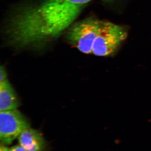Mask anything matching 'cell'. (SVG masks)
Returning a JSON list of instances; mask_svg holds the SVG:
<instances>
[{
    "instance_id": "1",
    "label": "cell",
    "mask_w": 151,
    "mask_h": 151,
    "mask_svg": "<svg viewBox=\"0 0 151 151\" xmlns=\"http://www.w3.org/2000/svg\"><path fill=\"white\" fill-rule=\"evenodd\" d=\"M92 0H44L14 14L6 29L10 45L19 48L40 46L69 28Z\"/></svg>"
},
{
    "instance_id": "2",
    "label": "cell",
    "mask_w": 151,
    "mask_h": 151,
    "mask_svg": "<svg viewBox=\"0 0 151 151\" xmlns=\"http://www.w3.org/2000/svg\"><path fill=\"white\" fill-rule=\"evenodd\" d=\"M127 31L123 27L103 21L93 43L92 53L99 56L113 54L127 39Z\"/></svg>"
},
{
    "instance_id": "3",
    "label": "cell",
    "mask_w": 151,
    "mask_h": 151,
    "mask_svg": "<svg viewBox=\"0 0 151 151\" xmlns=\"http://www.w3.org/2000/svg\"><path fill=\"white\" fill-rule=\"evenodd\" d=\"M102 22L89 18L73 24L68 29V41L83 53H92L93 43Z\"/></svg>"
},
{
    "instance_id": "4",
    "label": "cell",
    "mask_w": 151,
    "mask_h": 151,
    "mask_svg": "<svg viewBox=\"0 0 151 151\" xmlns=\"http://www.w3.org/2000/svg\"><path fill=\"white\" fill-rule=\"evenodd\" d=\"M29 128L27 119L17 109L0 112V140L3 145H10Z\"/></svg>"
},
{
    "instance_id": "5",
    "label": "cell",
    "mask_w": 151,
    "mask_h": 151,
    "mask_svg": "<svg viewBox=\"0 0 151 151\" xmlns=\"http://www.w3.org/2000/svg\"><path fill=\"white\" fill-rule=\"evenodd\" d=\"M20 145L27 151H43L45 147L43 137L37 130L26 129L19 137Z\"/></svg>"
},
{
    "instance_id": "6",
    "label": "cell",
    "mask_w": 151,
    "mask_h": 151,
    "mask_svg": "<svg viewBox=\"0 0 151 151\" xmlns=\"http://www.w3.org/2000/svg\"><path fill=\"white\" fill-rule=\"evenodd\" d=\"M19 105L15 92L8 80L0 83V111L16 110Z\"/></svg>"
},
{
    "instance_id": "7",
    "label": "cell",
    "mask_w": 151,
    "mask_h": 151,
    "mask_svg": "<svg viewBox=\"0 0 151 151\" xmlns=\"http://www.w3.org/2000/svg\"><path fill=\"white\" fill-rule=\"evenodd\" d=\"M7 80V73L5 67L1 66L0 67V83Z\"/></svg>"
},
{
    "instance_id": "8",
    "label": "cell",
    "mask_w": 151,
    "mask_h": 151,
    "mask_svg": "<svg viewBox=\"0 0 151 151\" xmlns=\"http://www.w3.org/2000/svg\"><path fill=\"white\" fill-rule=\"evenodd\" d=\"M11 151H27L24 148L19 146H15L13 147L10 149Z\"/></svg>"
},
{
    "instance_id": "9",
    "label": "cell",
    "mask_w": 151,
    "mask_h": 151,
    "mask_svg": "<svg viewBox=\"0 0 151 151\" xmlns=\"http://www.w3.org/2000/svg\"><path fill=\"white\" fill-rule=\"evenodd\" d=\"M0 151H11L10 149H9L8 148L6 147L5 145L1 144L0 147Z\"/></svg>"
},
{
    "instance_id": "10",
    "label": "cell",
    "mask_w": 151,
    "mask_h": 151,
    "mask_svg": "<svg viewBox=\"0 0 151 151\" xmlns=\"http://www.w3.org/2000/svg\"><path fill=\"white\" fill-rule=\"evenodd\" d=\"M104 1H111V0H104Z\"/></svg>"
}]
</instances>
